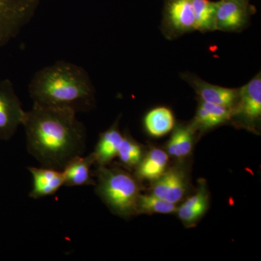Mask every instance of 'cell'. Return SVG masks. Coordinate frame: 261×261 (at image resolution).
<instances>
[{
  "label": "cell",
  "mask_w": 261,
  "mask_h": 261,
  "mask_svg": "<svg viewBox=\"0 0 261 261\" xmlns=\"http://www.w3.org/2000/svg\"><path fill=\"white\" fill-rule=\"evenodd\" d=\"M33 177V187L29 196L33 199H40L54 195L64 186L63 171L54 168H29Z\"/></svg>",
  "instance_id": "cell-12"
},
{
  "label": "cell",
  "mask_w": 261,
  "mask_h": 261,
  "mask_svg": "<svg viewBox=\"0 0 261 261\" xmlns=\"http://www.w3.org/2000/svg\"><path fill=\"white\" fill-rule=\"evenodd\" d=\"M238 1L249 2V0H238Z\"/></svg>",
  "instance_id": "cell-22"
},
{
  "label": "cell",
  "mask_w": 261,
  "mask_h": 261,
  "mask_svg": "<svg viewBox=\"0 0 261 261\" xmlns=\"http://www.w3.org/2000/svg\"><path fill=\"white\" fill-rule=\"evenodd\" d=\"M231 121L251 132H258L261 123V73L239 88L238 102Z\"/></svg>",
  "instance_id": "cell-5"
},
{
  "label": "cell",
  "mask_w": 261,
  "mask_h": 261,
  "mask_svg": "<svg viewBox=\"0 0 261 261\" xmlns=\"http://www.w3.org/2000/svg\"><path fill=\"white\" fill-rule=\"evenodd\" d=\"M233 108L199 100L192 126L196 132H205L231 121Z\"/></svg>",
  "instance_id": "cell-11"
},
{
  "label": "cell",
  "mask_w": 261,
  "mask_h": 261,
  "mask_svg": "<svg viewBox=\"0 0 261 261\" xmlns=\"http://www.w3.org/2000/svg\"><path fill=\"white\" fill-rule=\"evenodd\" d=\"M144 125L149 135L154 137H162L174 128V115L172 111L167 107L153 108L146 114Z\"/></svg>",
  "instance_id": "cell-18"
},
{
  "label": "cell",
  "mask_w": 261,
  "mask_h": 261,
  "mask_svg": "<svg viewBox=\"0 0 261 261\" xmlns=\"http://www.w3.org/2000/svg\"><path fill=\"white\" fill-rule=\"evenodd\" d=\"M177 208L176 204L163 200L152 194H149V195H141L140 194L137 201V214H170L176 212Z\"/></svg>",
  "instance_id": "cell-21"
},
{
  "label": "cell",
  "mask_w": 261,
  "mask_h": 261,
  "mask_svg": "<svg viewBox=\"0 0 261 261\" xmlns=\"http://www.w3.org/2000/svg\"><path fill=\"white\" fill-rule=\"evenodd\" d=\"M161 29L171 40L195 32L192 0H164Z\"/></svg>",
  "instance_id": "cell-6"
},
{
  "label": "cell",
  "mask_w": 261,
  "mask_h": 261,
  "mask_svg": "<svg viewBox=\"0 0 261 261\" xmlns=\"http://www.w3.org/2000/svg\"><path fill=\"white\" fill-rule=\"evenodd\" d=\"M142 146L129 135H124L123 140L118 149L117 157L125 168H137L144 156Z\"/></svg>",
  "instance_id": "cell-20"
},
{
  "label": "cell",
  "mask_w": 261,
  "mask_h": 261,
  "mask_svg": "<svg viewBox=\"0 0 261 261\" xmlns=\"http://www.w3.org/2000/svg\"><path fill=\"white\" fill-rule=\"evenodd\" d=\"M188 183L186 171L179 166H174L166 170L154 181L151 194L163 200L176 204L186 195Z\"/></svg>",
  "instance_id": "cell-9"
},
{
  "label": "cell",
  "mask_w": 261,
  "mask_h": 261,
  "mask_svg": "<svg viewBox=\"0 0 261 261\" xmlns=\"http://www.w3.org/2000/svg\"><path fill=\"white\" fill-rule=\"evenodd\" d=\"M25 111L13 84L9 80L0 81V140H10L23 123Z\"/></svg>",
  "instance_id": "cell-7"
},
{
  "label": "cell",
  "mask_w": 261,
  "mask_h": 261,
  "mask_svg": "<svg viewBox=\"0 0 261 261\" xmlns=\"http://www.w3.org/2000/svg\"><path fill=\"white\" fill-rule=\"evenodd\" d=\"M123 136L124 135L121 133L118 127V121L99 135L93 152L95 164L98 166H106L112 162L117 157Z\"/></svg>",
  "instance_id": "cell-15"
},
{
  "label": "cell",
  "mask_w": 261,
  "mask_h": 261,
  "mask_svg": "<svg viewBox=\"0 0 261 261\" xmlns=\"http://www.w3.org/2000/svg\"><path fill=\"white\" fill-rule=\"evenodd\" d=\"M196 31L214 32L216 28V2L211 0H192Z\"/></svg>",
  "instance_id": "cell-19"
},
{
  "label": "cell",
  "mask_w": 261,
  "mask_h": 261,
  "mask_svg": "<svg viewBox=\"0 0 261 261\" xmlns=\"http://www.w3.org/2000/svg\"><path fill=\"white\" fill-rule=\"evenodd\" d=\"M34 104L88 112L95 106L96 92L90 77L80 65L58 61L34 74L29 86Z\"/></svg>",
  "instance_id": "cell-2"
},
{
  "label": "cell",
  "mask_w": 261,
  "mask_h": 261,
  "mask_svg": "<svg viewBox=\"0 0 261 261\" xmlns=\"http://www.w3.org/2000/svg\"><path fill=\"white\" fill-rule=\"evenodd\" d=\"M77 113L65 108L34 104L23 123L29 153L44 167L63 171L86 147V128Z\"/></svg>",
  "instance_id": "cell-1"
},
{
  "label": "cell",
  "mask_w": 261,
  "mask_h": 261,
  "mask_svg": "<svg viewBox=\"0 0 261 261\" xmlns=\"http://www.w3.org/2000/svg\"><path fill=\"white\" fill-rule=\"evenodd\" d=\"M209 194L203 184H201L198 190L189 197L179 207L177 212L178 218L185 226H195L205 215L209 207Z\"/></svg>",
  "instance_id": "cell-14"
},
{
  "label": "cell",
  "mask_w": 261,
  "mask_h": 261,
  "mask_svg": "<svg viewBox=\"0 0 261 261\" xmlns=\"http://www.w3.org/2000/svg\"><path fill=\"white\" fill-rule=\"evenodd\" d=\"M195 132L191 123L178 124L175 127L166 145L168 154L178 159H185L189 156L193 148Z\"/></svg>",
  "instance_id": "cell-17"
},
{
  "label": "cell",
  "mask_w": 261,
  "mask_h": 261,
  "mask_svg": "<svg viewBox=\"0 0 261 261\" xmlns=\"http://www.w3.org/2000/svg\"><path fill=\"white\" fill-rule=\"evenodd\" d=\"M94 164L95 157L93 152L85 157L80 155L72 159L62 171L64 176V186H95L93 173L91 171Z\"/></svg>",
  "instance_id": "cell-13"
},
{
  "label": "cell",
  "mask_w": 261,
  "mask_h": 261,
  "mask_svg": "<svg viewBox=\"0 0 261 261\" xmlns=\"http://www.w3.org/2000/svg\"><path fill=\"white\" fill-rule=\"evenodd\" d=\"M255 10L249 2L220 0L216 2V31L242 32L246 28Z\"/></svg>",
  "instance_id": "cell-8"
},
{
  "label": "cell",
  "mask_w": 261,
  "mask_h": 261,
  "mask_svg": "<svg viewBox=\"0 0 261 261\" xmlns=\"http://www.w3.org/2000/svg\"><path fill=\"white\" fill-rule=\"evenodd\" d=\"M42 0H0V49L32 20Z\"/></svg>",
  "instance_id": "cell-4"
},
{
  "label": "cell",
  "mask_w": 261,
  "mask_h": 261,
  "mask_svg": "<svg viewBox=\"0 0 261 261\" xmlns=\"http://www.w3.org/2000/svg\"><path fill=\"white\" fill-rule=\"evenodd\" d=\"M96 193L113 214L123 218L137 214L140 188L137 178L120 167L98 166Z\"/></svg>",
  "instance_id": "cell-3"
},
{
  "label": "cell",
  "mask_w": 261,
  "mask_h": 261,
  "mask_svg": "<svg viewBox=\"0 0 261 261\" xmlns=\"http://www.w3.org/2000/svg\"><path fill=\"white\" fill-rule=\"evenodd\" d=\"M168 163L167 152L159 148L151 149L136 168V176L146 181H155L166 171Z\"/></svg>",
  "instance_id": "cell-16"
},
{
  "label": "cell",
  "mask_w": 261,
  "mask_h": 261,
  "mask_svg": "<svg viewBox=\"0 0 261 261\" xmlns=\"http://www.w3.org/2000/svg\"><path fill=\"white\" fill-rule=\"evenodd\" d=\"M182 80L193 88L199 97V100L233 108L239 97V89L227 88L215 85L202 80L191 73H182Z\"/></svg>",
  "instance_id": "cell-10"
}]
</instances>
